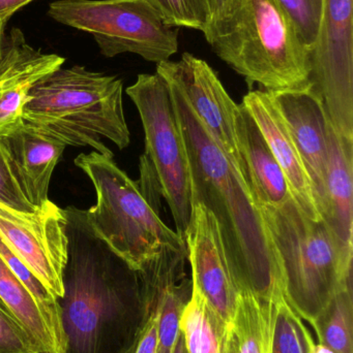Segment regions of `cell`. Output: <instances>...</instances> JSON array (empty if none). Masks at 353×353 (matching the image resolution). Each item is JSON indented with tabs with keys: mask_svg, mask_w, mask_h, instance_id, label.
Listing matches in <instances>:
<instances>
[{
	"mask_svg": "<svg viewBox=\"0 0 353 353\" xmlns=\"http://www.w3.org/2000/svg\"><path fill=\"white\" fill-rule=\"evenodd\" d=\"M142 284L146 312L131 353H158L159 334H158L157 300L155 294L145 285L143 280Z\"/></svg>",
	"mask_w": 353,
	"mask_h": 353,
	"instance_id": "30",
	"label": "cell"
},
{
	"mask_svg": "<svg viewBox=\"0 0 353 353\" xmlns=\"http://www.w3.org/2000/svg\"><path fill=\"white\" fill-rule=\"evenodd\" d=\"M352 10L353 0H325L309 82L334 130L353 141Z\"/></svg>",
	"mask_w": 353,
	"mask_h": 353,
	"instance_id": "9",
	"label": "cell"
},
{
	"mask_svg": "<svg viewBox=\"0 0 353 353\" xmlns=\"http://www.w3.org/2000/svg\"><path fill=\"white\" fill-rule=\"evenodd\" d=\"M157 72L178 85L201 123L240 170L236 137L238 105L232 101L215 70L204 60L186 52L180 61L158 63Z\"/></svg>",
	"mask_w": 353,
	"mask_h": 353,
	"instance_id": "12",
	"label": "cell"
},
{
	"mask_svg": "<svg viewBox=\"0 0 353 353\" xmlns=\"http://www.w3.org/2000/svg\"><path fill=\"white\" fill-rule=\"evenodd\" d=\"M353 141L329 130L327 212L323 219L333 232L342 256L352 263Z\"/></svg>",
	"mask_w": 353,
	"mask_h": 353,
	"instance_id": "19",
	"label": "cell"
},
{
	"mask_svg": "<svg viewBox=\"0 0 353 353\" xmlns=\"http://www.w3.org/2000/svg\"><path fill=\"white\" fill-rule=\"evenodd\" d=\"M271 93L306 170L321 218L327 212L329 118L319 97L309 88Z\"/></svg>",
	"mask_w": 353,
	"mask_h": 353,
	"instance_id": "13",
	"label": "cell"
},
{
	"mask_svg": "<svg viewBox=\"0 0 353 353\" xmlns=\"http://www.w3.org/2000/svg\"><path fill=\"white\" fill-rule=\"evenodd\" d=\"M312 325L319 344L336 353H353L352 280L336 292Z\"/></svg>",
	"mask_w": 353,
	"mask_h": 353,
	"instance_id": "22",
	"label": "cell"
},
{
	"mask_svg": "<svg viewBox=\"0 0 353 353\" xmlns=\"http://www.w3.org/2000/svg\"><path fill=\"white\" fill-rule=\"evenodd\" d=\"M0 203L4 207L22 213H35L39 211L29 203L23 191L21 190L6 153L0 143Z\"/></svg>",
	"mask_w": 353,
	"mask_h": 353,
	"instance_id": "29",
	"label": "cell"
},
{
	"mask_svg": "<svg viewBox=\"0 0 353 353\" xmlns=\"http://www.w3.org/2000/svg\"><path fill=\"white\" fill-rule=\"evenodd\" d=\"M4 27H6V24H4V23L0 22V60H1L2 54H3L4 39H6Z\"/></svg>",
	"mask_w": 353,
	"mask_h": 353,
	"instance_id": "34",
	"label": "cell"
},
{
	"mask_svg": "<svg viewBox=\"0 0 353 353\" xmlns=\"http://www.w3.org/2000/svg\"><path fill=\"white\" fill-rule=\"evenodd\" d=\"M171 353H189L187 350L186 345H184V337H182V332L180 330L178 339L174 343L173 348H172Z\"/></svg>",
	"mask_w": 353,
	"mask_h": 353,
	"instance_id": "33",
	"label": "cell"
},
{
	"mask_svg": "<svg viewBox=\"0 0 353 353\" xmlns=\"http://www.w3.org/2000/svg\"><path fill=\"white\" fill-rule=\"evenodd\" d=\"M64 211L68 256L57 301L64 353H131L146 312L140 272L95 234L85 210Z\"/></svg>",
	"mask_w": 353,
	"mask_h": 353,
	"instance_id": "1",
	"label": "cell"
},
{
	"mask_svg": "<svg viewBox=\"0 0 353 353\" xmlns=\"http://www.w3.org/2000/svg\"><path fill=\"white\" fill-rule=\"evenodd\" d=\"M48 14L93 35L107 58L133 53L158 64L178 51V31L164 24L144 0H57Z\"/></svg>",
	"mask_w": 353,
	"mask_h": 353,
	"instance_id": "7",
	"label": "cell"
},
{
	"mask_svg": "<svg viewBox=\"0 0 353 353\" xmlns=\"http://www.w3.org/2000/svg\"><path fill=\"white\" fill-rule=\"evenodd\" d=\"M64 63L61 56L43 53L29 45L20 29L6 34L0 60V137L24 123L23 110L31 87Z\"/></svg>",
	"mask_w": 353,
	"mask_h": 353,
	"instance_id": "14",
	"label": "cell"
},
{
	"mask_svg": "<svg viewBox=\"0 0 353 353\" xmlns=\"http://www.w3.org/2000/svg\"><path fill=\"white\" fill-rule=\"evenodd\" d=\"M180 330L189 353L227 352L229 325L193 288L180 316Z\"/></svg>",
	"mask_w": 353,
	"mask_h": 353,
	"instance_id": "21",
	"label": "cell"
},
{
	"mask_svg": "<svg viewBox=\"0 0 353 353\" xmlns=\"http://www.w3.org/2000/svg\"><path fill=\"white\" fill-rule=\"evenodd\" d=\"M39 350L0 298V353H35Z\"/></svg>",
	"mask_w": 353,
	"mask_h": 353,
	"instance_id": "28",
	"label": "cell"
},
{
	"mask_svg": "<svg viewBox=\"0 0 353 353\" xmlns=\"http://www.w3.org/2000/svg\"><path fill=\"white\" fill-rule=\"evenodd\" d=\"M165 80L186 145L192 203L204 205L217 220L238 292L250 294L269 310L283 294V288L277 253L260 209L238 165L201 123L178 85Z\"/></svg>",
	"mask_w": 353,
	"mask_h": 353,
	"instance_id": "2",
	"label": "cell"
},
{
	"mask_svg": "<svg viewBox=\"0 0 353 353\" xmlns=\"http://www.w3.org/2000/svg\"><path fill=\"white\" fill-rule=\"evenodd\" d=\"M187 247H163L159 254L139 270L145 285L155 294L158 307V353H171L180 334L182 311L192 294L187 273Z\"/></svg>",
	"mask_w": 353,
	"mask_h": 353,
	"instance_id": "15",
	"label": "cell"
},
{
	"mask_svg": "<svg viewBox=\"0 0 353 353\" xmlns=\"http://www.w3.org/2000/svg\"><path fill=\"white\" fill-rule=\"evenodd\" d=\"M242 103L252 115L287 179L292 199L309 218L323 219L302 159L271 93L265 90L250 91L245 95Z\"/></svg>",
	"mask_w": 353,
	"mask_h": 353,
	"instance_id": "17",
	"label": "cell"
},
{
	"mask_svg": "<svg viewBox=\"0 0 353 353\" xmlns=\"http://www.w3.org/2000/svg\"><path fill=\"white\" fill-rule=\"evenodd\" d=\"M170 28L186 27L204 32L211 20V0H144Z\"/></svg>",
	"mask_w": 353,
	"mask_h": 353,
	"instance_id": "26",
	"label": "cell"
},
{
	"mask_svg": "<svg viewBox=\"0 0 353 353\" xmlns=\"http://www.w3.org/2000/svg\"><path fill=\"white\" fill-rule=\"evenodd\" d=\"M238 1L240 0H211V20L203 34L229 20L238 8Z\"/></svg>",
	"mask_w": 353,
	"mask_h": 353,
	"instance_id": "31",
	"label": "cell"
},
{
	"mask_svg": "<svg viewBox=\"0 0 353 353\" xmlns=\"http://www.w3.org/2000/svg\"><path fill=\"white\" fill-rule=\"evenodd\" d=\"M191 267L192 288L227 325L233 321L240 302L217 220L199 203H192L184 236Z\"/></svg>",
	"mask_w": 353,
	"mask_h": 353,
	"instance_id": "11",
	"label": "cell"
},
{
	"mask_svg": "<svg viewBox=\"0 0 353 353\" xmlns=\"http://www.w3.org/2000/svg\"><path fill=\"white\" fill-rule=\"evenodd\" d=\"M314 347L310 332L284 294L276 299L267 319V353H313Z\"/></svg>",
	"mask_w": 353,
	"mask_h": 353,
	"instance_id": "23",
	"label": "cell"
},
{
	"mask_svg": "<svg viewBox=\"0 0 353 353\" xmlns=\"http://www.w3.org/2000/svg\"><path fill=\"white\" fill-rule=\"evenodd\" d=\"M292 21L310 54L316 43L323 20L325 0H276Z\"/></svg>",
	"mask_w": 353,
	"mask_h": 353,
	"instance_id": "27",
	"label": "cell"
},
{
	"mask_svg": "<svg viewBox=\"0 0 353 353\" xmlns=\"http://www.w3.org/2000/svg\"><path fill=\"white\" fill-rule=\"evenodd\" d=\"M240 172L258 205L279 207L292 199L287 179L252 115L242 103L236 116Z\"/></svg>",
	"mask_w": 353,
	"mask_h": 353,
	"instance_id": "18",
	"label": "cell"
},
{
	"mask_svg": "<svg viewBox=\"0 0 353 353\" xmlns=\"http://www.w3.org/2000/svg\"><path fill=\"white\" fill-rule=\"evenodd\" d=\"M0 256L6 261L10 269L18 276L19 279L24 283V285L28 288L33 298L43 309L44 313L47 316L48 321L53 327L56 335L64 342V346H66L64 331H62L60 307L57 299L54 298L53 294L39 281V278L15 254L14 251L4 242L1 236H0Z\"/></svg>",
	"mask_w": 353,
	"mask_h": 353,
	"instance_id": "25",
	"label": "cell"
},
{
	"mask_svg": "<svg viewBox=\"0 0 353 353\" xmlns=\"http://www.w3.org/2000/svg\"><path fill=\"white\" fill-rule=\"evenodd\" d=\"M0 298L25 327L39 350L51 353H64L66 346L56 335L43 309L1 256Z\"/></svg>",
	"mask_w": 353,
	"mask_h": 353,
	"instance_id": "20",
	"label": "cell"
},
{
	"mask_svg": "<svg viewBox=\"0 0 353 353\" xmlns=\"http://www.w3.org/2000/svg\"><path fill=\"white\" fill-rule=\"evenodd\" d=\"M35 353H51V352H46V350H37V352H35Z\"/></svg>",
	"mask_w": 353,
	"mask_h": 353,
	"instance_id": "36",
	"label": "cell"
},
{
	"mask_svg": "<svg viewBox=\"0 0 353 353\" xmlns=\"http://www.w3.org/2000/svg\"><path fill=\"white\" fill-rule=\"evenodd\" d=\"M269 312L250 294H240L229 325L226 353H267Z\"/></svg>",
	"mask_w": 353,
	"mask_h": 353,
	"instance_id": "24",
	"label": "cell"
},
{
	"mask_svg": "<svg viewBox=\"0 0 353 353\" xmlns=\"http://www.w3.org/2000/svg\"><path fill=\"white\" fill-rule=\"evenodd\" d=\"M204 37L250 87L269 92L310 87V54L276 0H240L231 18Z\"/></svg>",
	"mask_w": 353,
	"mask_h": 353,
	"instance_id": "4",
	"label": "cell"
},
{
	"mask_svg": "<svg viewBox=\"0 0 353 353\" xmlns=\"http://www.w3.org/2000/svg\"><path fill=\"white\" fill-rule=\"evenodd\" d=\"M122 81L80 65L59 68L33 84L23 121L66 146L90 147L113 154L102 139L120 150L130 145Z\"/></svg>",
	"mask_w": 353,
	"mask_h": 353,
	"instance_id": "3",
	"label": "cell"
},
{
	"mask_svg": "<svg viewBox=\"0 0 353 353\" xmlns=\"http://www.w3.org/2000/svg\"><path fill=\"white\" fill-rule=\"evenodd\" d=\"M313 353H336L330 348L325 347V346L321 345V344H315L314 352Z\"/></svg>",
	"mask_w": 353,
	"mask_h": 353,
	"instance_id": "35",
	"label": "cell"
},
{
	"mask_svg": "<svg viewBox=\"0 0 353 353\" xmlns=\"http://www.w3.org/2000/svg\"><path fill=\"white\" fill-rule=\"evenodd\" d=\"M33 0H0V22L6 24L8 19Z\"/></svg>",
	"mask_w": 353,
	"mask_h": 353,
	"instance_id": "32",
	"label": "cell"
},
{
	"mask_svg": "<svg viewBox=\"0 0 353 353\" xmlns=\"http://www.w3.org/2000/svg\"><path fill=\"white\" fill-rule=\"evenodd\" d=\"M0 143L12 174L31 205L47 207L50 181L66 145L50 138L27 123L0 137Z\"/></svg>",
	"mask_w": 353,
	"mask_h": 353,
	"instance_id": "16",
	"label": "cell"
},
{
	"mask_svg": "<svg viewBox=\"0 0 353 353\" xmlns=\"http://www.w3.org/2000/svg\"><path fill=\"white\" fill-rule=\"evenodd\" d=\"M138 110L145 134L144 157L151 163L175 232L184 239L192 213V182L186 145L169 85L158 72L141 74L126 88Z\"/></svg>",
	"mask_w": 353,
	"mask_h": 353,
	"instance_id": "8",
	"label": "cell"
},
{
	"mask_svg": "<svg viewBox=\"0 0 353 353\" xmlns=\"http://www.w3.org/2000/svg\"><path fill=\"white\" fill-rule=\"evenodd\" d=\"M277 253L284 298L302 319L315 323L336 292L352 280L325 220L309 218L294 199L258 205Z\"/></svg>",
	"mask_w": 353,
	"mask_h": 353,
	"instance_id": "5",
	"label": "cell"
},
{
	"mask_svg": "<svg viewBox=\"0 0 353 353\" xmlns=\"http://www.w3.org/2000/svg\"><path fill=\"white\" fill-rule=\"evenodd\" d=\"M75 165L90 179L97 203L85 210L95 234L135 270H141L163 247H186L184 239L168 228L133 181L120 169L113 154H80Z\"/></svg>",
	"mask_w": 353,
	"mask_h": 353,
	"instance_id": "6",
	"label": "cell"
},
{
	"mask_svg": "<svg viewBox=\"0 0 353 353\" xmlns=\"http://www.w3.org/2000/svg\"><path fill=\"white\" fill-rule=\"evenodd\" d=\"M0 236L54 298H61L68 256L64 209L51 201L35 213H22L0 203Z\"/></svg>",
	"mask_w": 353,
	"mask_h": 353,
	"instance_id": "10",
	"label": "cell"
}]
</instances>
